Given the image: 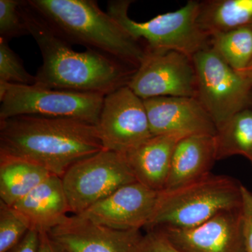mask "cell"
Returning a JSON list of instances; mask_svg holds the SVG:
<instances>
[{"mask_svg": "<svg viewBox=\"0 0 252 252\" xmlns=\"http://www.w3.org/2000/svg\"><path fill=\"white\" fill-rule=\"evenodd\" d=\"M132 1L113 0L107 11L127 34L139 42H145L149 51H177L190 57L210 46L211 37L198 23L200 1L190 0L180 9L158 15L144 22L131 19Z\"/></svg>", "mask_w": 252, "mask_h": 252, "instance_id": "5", "label": "cell"}, {"mask_svg": "<svg viewBox=\"0 0 252 252\" xmlns=\"http://www.w3.org/2000/svg\"><path fill=\"white\" fill-rule=\"evenodd\" d=\"M216 160L215 136L195 135L183 137L174 149L164 190L180 188L210 175Z\"/></svg>", "mask_w": 252, "mask_h": 252, "instance_id": "16", "label": "cell"}, {"mask_svg": "<svg viewBox=\"0 0 252 252\" xmlns=\"http://www.w3.org/2000/svg\"><path fill=\"white\" fill-rule=\"evenodd\" d=\"M134 252H181L158 230H147L136 245Z\"/></svg>", "mask_w": 252, "mask_h": 252, "instance_id": "25", "label": "cell"}, {"mask_svg": "<svg viewBox=\"0 0 252 252\" xmlns=\"http://www.w3.org/2000/svg\"><path fill=\"white\" fill-rule=\"evenodd\" d=\"M192 59L196 73V98L217 130L235 114L250 108L252 86L211 46L198 51Z\"/></svg>", "mask_w": 252, "mask_h": 252, "instance_id": "7", "label": "cell"}, {"mask_svg": "<svg viewBox=\"0 0 252 252\" xmlns=\"http://www.w3.org/2000/svg\"><path fill=\"white\" fill-rule=\"evenodd\" d=\"M242 230L245 252H252V192L241 185Z\"/></svg>", "mask_w": 252, "mask_h": 252, "instance_id": "26", "label": "cell"}, {"mask_svg": "<svg viewBox=\"0 0 252 252\" xmlns=\"http://www.w3.org/2000/svg\"><path fill=\"white\" fill-rule=\"evenodd\" d=\"M241 184L228 176L210 173L196 182L160 192L147 230L188 229L217 214L241 207Z\"/></svg>", "mask_w": 252, "mask_h": 252, "instance_id": "4", "label": "cell"}, {"mask_svg": "<svg viewBox=\"0 0 252 252\" xmlns=\"http://www.w3.org/2000/svg\"><path fill=\"white\" fill-rule=\"evenodd\" d=\"M20 13L40 50L43 63L35 85L56 90L103 95L127 86L137 69L94 50L78 52L56 34L44 20L22 1Z\"/></svg>", "mask_w": 252, "mask_h": 252, "instance_id": "1", "label": "cell"}, {"mask_svg": "<svg viewBox=\"0 0 252 252\" xmlns=\"http://www.w3.org/2000/svg\"><path fill=\"white\" fill-rule=\"evenodd\" d=\"M21 0H0V38L9 41L29 34L20 13Z\"/></svg>", "mask_w": 252, "mask_h": 252, "instance_id": "24", "label": "cell"}, {"mask_svg": "<svg viewBox=\"0 0 252 252\" xmlns=\"http://www.w3.org/2000/svg\"><path fill=\"white\" fill-rule=\"evenodd\" d=\"M198 23L211 37L252 24V0L200 1Z\"/></svg>", "mask_w": 252, "mask_h": 252, "instance_id": "19", "label": "cell"}, {"mask_svg": "<svg viewBox=\"0 0 252 252\" xmlns=\"http://www.w3.org/2000/svg\"><path fill=\"white\" fill-rule=\"evenodd\" d=\"M127 86L141 99L195 97L196 73L193 59L177 51H149Z\"/></svg>", "mask_w": 252, "mask_h": 252, "instance_id": "10", "label": "cell"}, {"mask_svg": "<svg viewBox=\"0 0 252 252\" xmlns=\"http://www.w3.org/2000/svg\"><path fill=\"white\" fill-rule=\"evenodd\" d=\"M30 230L50 233L71 213L62 179L52 175L13 205Z\"/></svg>", "mask_w": 252, "mask_h": 252, "instance_id": "15", "label": "cell"}, {"mask_svg": "<svg viewBox=\"0 0 252 252\" xmlns=\"http://www.w3.org/2000/svg\"><path fill=\"white\" fill-rule=\"evenodd\" d=\"M238 73L244 79H246L248 81L249 84L252 86V62L250 63V65L245 70Z\"/></svg>", "mask_w": 252, "mask_h": 252, "instance_id": "29", "label": "cell"}, {"mask_svg": "<svg viewBox=\"0 0 252 252\" xmlns=\"http://www.w3.org/2000/svg\"><path fill=\"white\" fill-rule=\"evenodd\" d=\"M29 230L17 210L0 200V252L14 248Z\"/></svg>", "mask_w": 252, "mask_h": 252, "instance_id": "22", "label": "cell"}, {"mask_svg": "<svg viewBox=\"0 0 252 252\" xmlns=\"http://www.w3.org/2000/svg\"><path fill=\"white\" fill-rule=\"evenodd\" d=\"M251 26H252V24L251 25Z\"/></svg>", "mask_w": 252, "mask_h": 252, "instance_id": "30", "label": "cell"}, {"mask_svg": "<svg viewBox=\"0 0 252 252\" xmlns=\"http://www.w3.org/2000/svg\"><path fill=\"white\" fill-rule=\"evenodd\" d=\"M0 83L33 85L35 77L26 70L21 59L10 48L9 41L0 38Z\"/></svg>", "mask_w": 252, "mask_h": 252, "instance_id": "23", "label": "cell"}, {"mask_svg": "<svg viewBox=\"0 0 252 252\" xmlns=\"http://www.w3.org/2000/svg\"><path fill=\"white\" fill-rule=\"evenodd\" d=\"M51 175L34 162L0 154V200L13 206Z\"/></svg>", "mask_w": 252, "mask_h": 252, "instance_id": "18", "label": "cell"}, {"mask_svg": "<svg viewBox=\"0 0 252 252\" xmlns=\"http://www.w3.org/2000/svg\"><path fill=\"white\" fill-rule=\"evenodd\" d=\"M179 135L152 136L125 156L137 182L149 188L163 191Z\"/></svg>", "mask_w": 252, "mask_h": 252, "instance_id": "17", "label": "cell"}, {"mask_svg": "<svg viewBox=\"0 0 252 252\" xmlns=\"http://www.w3.org/2000/svg\"><path fill=\"white\" fill-rule=\"evenodd\" d=\"M39 234L30 230L22 240L8 252H39Z\"/></svg>", "mask_w": 252, "mask_h": 252, "instance_id": "27", "label": "cell"}, {"mask_svg": "<svg viewBox=\"0 0 252 252\" xmlns=\"http://www.w3.org/2000/svg\"><path fill=\"white\" fill-rule=\"evenodd\" d=\"M181 252H245L241 207L217 214L188 229H159Z\"/></svg>", "mask_w": 252, "mask_h": 252, "instance_id": "12", "label": "cell"}, {"mask_svg": "<svg viewBox=\"0 0 252 252\" xmlns=\"http://www.w3.org/2000/svg\"><path fill=\"white\" fill-rule=\"evenodd\" d=\"M103 149L97 127L89 123L32 115L0 121V154L26 159L60 177Z\"/></svg>", "mask_w": 252, "mask_h": 252, "instance_id": "2", "label": "cell"}, {"mask_svg": "<svg viewBox=\"0 0 252 252\" xmlns=\"http://www.w3.org/2000/svg\"><path fill=\"white\" fill-rule=\"evenodd\" d=\"M103 94L0 83V121L22 115L75 119L97 126Z\"/></svg>", "mask_w": 252, "mask_h": 252, "instance_id": "6", "label": "cell"}, {"mask_svg": "<svg viewBox=\"0 0 252 252\" xmlns=\"http://www.w3.org/2000/svg\"><path fill=\"white\" fill-rule=\"evenodd\" d=\"M160 195V192L140 182H132L121 187L79 216L112 229L140 230L150 223Z\"/></svg>", "mask_w": 252, "mask_h": 252, "instance_id": "11", "label": "cell"}, {"mask_svg": "<svg viewBox=\"0 0 252 252\" xmlns=\"http://www.w3.org/2000/svg\"><path fill=\"white\" fill-rule=\"evenodd\" d=\"M210 46L230 67L242 72L252 62V26L212 36Z\"/></svg>", "mask_w": 252, "mask_h": 252, "instance_id": "21", "label": "cell"}, {"mask_svg": "<svg viewBox=\"0 0 252 252\" xmlns=\"http://www.w3.org/2000/svg\"><path fill=\"white\" fill-rule=\"evenodd\" d=\"M39 252H65L50 235L49 233L39 234Z\"/></svg>", "mask_w": 252, "mask_h": 252, "instance_id": "28", "label": "cell"}, {"mask_svg": "<svg viewBox=\"0 0 252 252\" xmlns=\"http://www.w3.org/2000/svg\"><path fill=\"white\" fill-rule=\"evenodd\" d=\"M217 159L242 156L252 163V109L235 114L217 130Z\"/></svg>", "mask_w": 252, "mask_h": 252, "instance_id": "20", "label": "cell"}, {"mask_svg": "<svg viewBox=\"0 0 252 252\" xmlns=\"http://www.w3.org/2000/svg\"><path fill=\"white\" fill-rule=\"evenodd\" d=\"M96 127L104 150L123 155L153 136L143 99L127 86L104 96Z\"/></svg>", "mask_w": 252, "mask_h": 252, "instance_id": "9", "label": "cell"}, {"mask_svg": "<svg viewBox=\"0 0 252 252\" xmlns=\"http://www.w3.org/2000/svg\"><path fill=\"white\" fill-rule=\"evenodd\" d=\"M143 100L153 136L217 135L215 122L195 97H158Z\"/></svg>", "mask_w": 252, "mask_h": 252, "instance_id": "13", "label": "cell"}, {"mask_svg": "<svg viewBox=\"0 0 252 252\" xmlns=\"http://www.w3.org/2000/svg\"><path fill=\"white\" fill-rule=\"evenodd\" d=\"M61 179L73 215L137 182L125 156L104 149L76 162Z\"/></svg>", "mask_w": 252, "mask_h": 252, "instance_id": "8", "label": "cell"}, {"mask_svg": "<svg viewBox=\"0 0 252 252\" xmlns=\"http://www.w3.org/2000/svg\"><path fill=\"white\" fill-rule=\"evenodd\" d=\"M50 235L65 252H134L140 230H118L79 216L68 217Z\"/></svg>", "mask_w": 252, "mask_h": 252, "instance_id": "14", "label": "cell"}, {"mask_svg": "<svg viewBox=\"0 0 252 252\" xmlns=\"http://www.w3.org/2000/svg\"><path fill=\"white\" fill-rule=\"evenodd\" d=\"M28 3L63 39L86 46L137 69L145 46L131 37L94 0H28Z\"/></svg>", "mask_w": 252, "mask_h": 252, "instance_id": "3", "label": "cell"}]
</instances>
